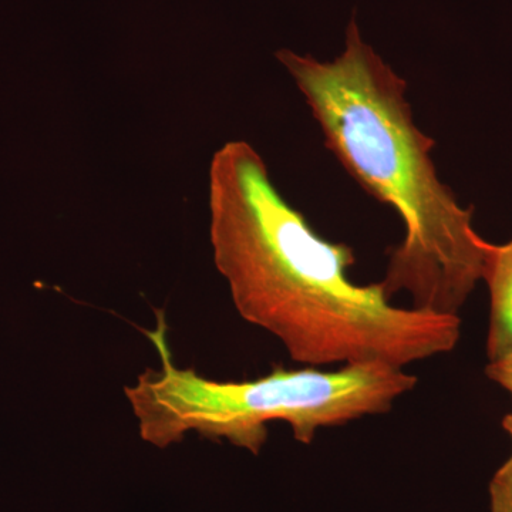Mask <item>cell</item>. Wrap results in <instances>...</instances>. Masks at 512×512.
Here are the masks:
<instances>
[{"label":"cell","instance_id":"cell-1","mask_svg":"<svg viewBox=\"0 0 512 512\" xmlns=\"http://www.w3.org/2000/svg\"><path fill=\"white\" fill-rule=\"evenodd\" d=\"M208 207L214 264L235 309L275 336L295 362L406 369L458 345L457 315L402 308L382 282L352 281L353 249L320 237L247 141L215 151Z\"/></svg>","mask_w":512,"mask_h":512},{"label":"cell","instance_id":"cell-2","mask_svg":"<svg viewBox=\"0 0 512 512\" xmlns=\"http://www.w3.org/2000/svg\"><path fill=\"white\" fill-rule=\"evenodd\" d=\"M275 56L330 153L403 222L402 244L390 252L382 281L387 295L407 292L413 308L458 316L483 279L488 241L474 228L473 208L440 180L431 157L436 143L414 121L407 83L363 40L355 18L345 50L329 62L289 49Z\"/></svg>","mask_w":512,"mask_h":512},{"label":"cell","instance_id":"cell-3","mask_svg":"<svg viewBox=\"0 0 512 512\" xmlns=\"http://www.w3.org/2000/svg\"><path fill=\"white\" fill-rule=\"evenodd\" d=\"M147 338L161 367L146 369L124 393L141 439L158 448L180 443L194 431L256 456L272 421H284L295 440L311 444L319 430L389 412L417 384L406 370L382 363L336 370L276 367L258 379L220 382L175 365L163 312Z\"/></svg>","mask_w":512,"mask_h":512},{"label":"cell","instance_id":"cell-4","mask_svg":"<svg viewBox=\"0 0 512 512\" xmlns=\"http://www.w3.org/2000/svg\"><path fill=\"white\" fill-rule=\"evenodd\" d=\"M483 281L490 291L487 355L495 362L512 353V239L503 245L488 242Z\"/></svg>","mask_w":512,"mask_h":512},{"label":"cell","instance_id":"cell-5","mask_svg":"<svg viewBox=\"0 0 512 512\" xmlns=\"http://www.w3.org/2000/svg\"><path fill=\"white\" fill-rule=\"evenodd\" d=\"M504 429L512 440V410L505 416ZM491 512H512V454L490 483Z\"/></svg>","mask_w":512,"mask_h":512},{"label":"cell","instance_id":"cell-6","mask_svg":"<svg viewBox=\"0 0 512 512\" xmlns=\"http://www.w3.org/2000/svg\"><path fill=\"white\" fill-rule=\"evenodd\" d=\"M487 376L512 394V353L503 359L490 362L487 366Z\"/></svg>","mask_w":512,"mask_h":512}]
</instances>
